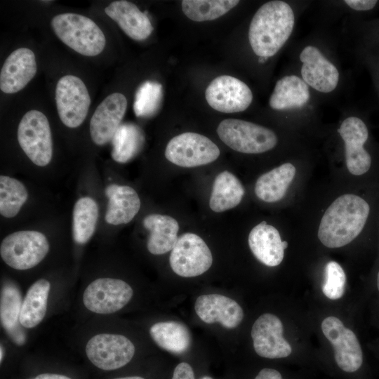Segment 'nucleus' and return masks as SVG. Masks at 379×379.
Returning a JSON list of instances; mask_svg holds the SVG:
<instances>
[{
	"label": "nucleus",
	"mask_w": 379,
	"mask_h": 379,
	"mask_svg": "<svg viewBox=\"0 0 379 379\" xmlns=\"http://www.w3.org/2000/svg\"><path fill=\"white\" fill-rule=\"evenodd\" d=\"M295 24V12L286 1H270L258 9L250 23L248 41L259 62H265L283 48Z\"/></svg>",
	"instance_id": "nucleus-1"
},
{
	"label": "nucleus",
	"mask_w": 379,
	"mask_h": 379,
	"mask_svg": "<svg viewBox=\"0 0 379 379\" xmlns=\"http://www.w3.org/2000/svg\"><path fill=\"white\" fill-rule=\"evenodd\" d=\"M370 211L360 197L346 194L338 197L325 211L318 230L320 241L328 248L344 246L362 231Z\"/></svg>",
	"instance_id": "nucleus-2"
},
{
	"label": "nucleus",
	"mask_w": 379,
	"mask_h": 379,
	"mask_svg": "<svg viewBox=\"0 0 379 379\" xmlns=\"http://www.w3.org/2000/svg\"><path fill=\"white\" fill-rule=\"evenodd\" d=\"M51 26L67 46L86 56H95L105 48L106 39L98 25L84 15L66 13L54 16Z\"/></svg>",
	"instance_id": "nucleus-3"
},
{
	"label": "nucleus",
	"mask_w": 379,
	"mask_h": 379,
	"mask_svg": "<svg viewBox=\"0 0 379 379\" xmlns=\"http://www.w3.org/2000/svg\"><path fill=\"white\" fill-rule=\"evenodd\" d=\"M217 133L231 149L244 154H260L273 149L278 141L272 130L254 123L237 119L222 120Z\"/></svg>",
	"instance_id": "nucleus-4"
},
{
	"label": "nucleus",
	"mask_w": 379,
	"mask_h": 379,
	"mask_svg": "<svg viewBox=\"0 0 379 379\" xmlns=\"http://www.w3.org/2000/svg\"><path fill=\"white\" fill-rule=\"evenodd\" d=\"M49 251L46 236L37 231L24 230L6 237L0 246L2 260L11 267L25 270L37 265Z\"/></svg>",
	"instance_id": "nucleus-5"
},
{
	"label": "nucleus",
	"mask_w": 379,
	"mask_h": 379,
	"mask_svg": "<svg viewBox=\"0 0 379 379\" xmlns=\"http://www.w3.org/2000/svg\"><path fill=\"white\" fill-rule=\"evenodd\" d=\"M18 140L35 165L45 166L50 163L53 155L52 135L44 113L32 109L23 116L18 128Z\"/></svg>",
	"instance_id": "nucleus-6"
},
{
	"label": "nucleus",
	"mask_w": 379,
	"mask_h": 379,
	"mask_svg": "<svg viewBox=\"0 0 379 379\" xmlns=\"http://www.w3.org/2000/svg\"><path fill=\"white\" fill-rule=\"evenodd\" d=\"M220 155L218 146L208 138L192 132L173 137L166 145L165 157L171 163L191 168L210 164Z\"/></svg>",
	"instance_id": "nucleus-7"
},
{
	"label": "nucleus",
	"mask_w": 379,
	"mask_h": 379,
	"mask_svg": "<svg viewBox=\"0 0 379 379\" xmlns=\"http://www.w3.org/2000/svg\"><path fill=\"white\" fill-rule=\"evenodd\" d=\"M172 270L182 277H194L206 272L213 257L207 244L197 234L185 233L178 238L169 258Z\"/></svg>",
	"instance_id": "nucleus-8"
},
{
	"label": "nucleus",
	"mask_w": 379,
	"mask_h": 379,
	"mask_svg": "<svg viewBox=\"0 0 379 379\" xmlns=\"http://www.w3.org/2000/svg\"><path fill=\"white\" fill-rule=\"evenodd\" d=\"M55 102L59 117L64 125L77 128L85 120L91 98L84 81L77 76L61 77L55 88Z\"/></svg>",
	"instance_id": "nucleus-9"
},
{
	"label": "nucleus",
	"mask_w": 379,
	"mask_h": 379,
	"mask_svg": "<svg viewBox=\"0 0 379 379\" xmlns=\"http://www.w3.org/2000/svg\"><path fill=\"white\" fill-rule=\"evenodd\" d=\"M133 343L126 336L100 333L86 343V354L96 367L105 371L120 368L128 364L135 354Z\"/></svg>",
	"instance_id": "nucleus-10"
},
{
	"label": "nucleus",
	"mask_w": 379,
	"mask_h": 379,
	"mask_svg": "<svg viewBox=\"0 0 379 379\" xmlns=\"http://www.w3.org/2000/svg\"><path fill=\"white\" fill-rule=\"evenodd\" d=\"M133 291L126 281L113 278H99L86 288L83 302L91 312L107 314L122 309L131 300Z\"/></svg>",
	"instance_id": "nucleus-11"
},
{
	"label": "nucleus",
	"mask_w": 379,
	"mask_h": 379,
	"mask_svg": "<svg viewBox=\"0 0 379 379\" xmlns=\"http://www.w3.org/2000/svg\"><path fill=\"white\" fill-rule=\"evenodd\" d=\"M300 77L314 91L321 93L334 91L340 81L337 67L314 45L305 46L299 55Z\"/></svg>",
	"instance_id": "nucleus-12"
},
{
	"label": "nucleus",
	"mask_w": 379,
	"mask_h": 379,
	"mask_svg": "<svg viewBox=\"0 0 379 379\" xmlns=\"http://www.w3.org/2000/svg\"><path fill=\"white\" fill-rule=\"evenodd\" d=\"M321 330L334 349V357L338 367L347 373L357 371L363 362L359 342L350 329L335 317H328L321 323Z\"/></svg>",
	"instance_id": "nucleus-13"
},
{
	"label": "nucleus",
	"mask_w": 379,
	"mask_h": 379,
	"mask_svg": "<svg viewBox=\"0 0 379 379\" xmlns=\"http://www.w3.org/2000/svg\"><path fill=\"white\" fill-rule=\"evenodd\" d=\"M205 97L212 108L224 113L244 111L253 100L250 88L244 81L228 75L214 79L208 86Z\"/></svg>",
	"instance_id": "nucleus-14"
},
{
	"label": "nucleus",
	"mask_w": 379,
	"mask_h": 379,
	"mask_svg": "<svg viewBox=\"0 0 379 379\" xmlns=\"http://www.w3.org/2000/svg\"><path fill=\"white\" fill-rule=\"evenodd\" d=\"M338 132L345 144L349 172L354 175L366 173L371 165V157L364 147L369 136L364 121L357 116H350L342 121Z\"/></svg>",
	"instance_id": "nucleus-15"
},
{
	"label": "nucleus",
	"mask_w": 379,
	"mask_h": 379,
	"mask_svg": "<svg viewBox=\"0 0 379 379\" xmlns=\"http://www.w3.org/2000/svg\"><path fill=\"white\" fill-rule=\"evenodd\" d=\"M253 347L258 355L267 359L284 358L292 349L283 337V324L277 316L265 313L260 315L251 328Z\"/></svg>",
	"instance_id": "nucleus-16"
},
{
	"label": "nucleus",
	"mask_w": 379,
	"mask_h": 379,
	"mask_svg": "<svg viewBox=\"0 0 379 379\" xmlns=\"http://www.w3.org/2000/svg\"><path fill=\"white\" fill-rule=\"evenodd\" d=\"M126 108V98L120 93L109 95L100 103L90 121L91 137L95 145H104L112 140Z\"/></svg>",
	"instance_id": "nucleus-17"
},
{
	"label": "nucleus",
	"mask_w": 379,
	"mask_h": 379,
	"mask_svg": "<svg viewBox=\"0 0 379 379\" xmlns=\"http://www.w3.org/2000/svg\"><path fill=\"white\" fill-rule=\"evenodd\" d=\"M34 52L27 48L13 51L5 60L0 72V88L5 93L22 90L36 73Z\"/></svg>",
	"instance_id": "nucleus-18"
},
{
	"label": "nucleus",
	"mask_w": 379,
	"mask_h": 379,
	"mask_svg": "<svg viewBox=\"0 0 379 379\" xmlns=\"http://www.w3.org/2000/svg\"><path fill=\"white\" fill-rule=\"evenodd\" d=\"M194 310L204 322H218L226 328H236L244 318L241 307L233 299L220 294L199 296L195 302Z\"/></svg>",
	"instance_id": "nucleus-19"
},
{
	"label": "nucleus",
	"mask_w": 379,
	"mask_h": 379,
	"mask_svg": "<svg viewBox=\"0 0 379 379\" xmlns=\"http://www.w3.org/2000/svg\"><path fill=\"white\" fill-rule=\"evenodd\" d=\"M248 241L254 256L269 267L277 266L282 262L288 246L286 241H281L279 231L265 221L251 230Z\"/></svg>",
	"instance_id": "nucleus-20"
},
{
	"label": "nucleus",
	"mask_w": 379,
	"mask_h": 379,
	"mask_svg": "<svg viewBox=\"0 0 379 379\" xmlns=\"http://www.w3.org/2000/svg\"><path fill=\"white\" fill-rule=\"evenodd\" d=\"M310 98V88L301 77L289 74L277 81L270 97L269 105L276 111H299L308 106Z\"/></svg>",
	"instance_id": "nucleus-21"
},
{
	"label": "nucleus",
	"mask_w": 379,
	"mask_h": 379,
	"mask_svg": "<svg viewBox=\"0 0 379 379\" xmlns=\"http://www.w3.org/2000/svg\"><path fill=\"white\" fill-rule=\"evenodd\" d=\"M105 12L133 40H145L153 31L147 14L141 12L135 4L130 1H113L105 8Z\"/></svg>",
	"instance_id": "nucleus-22"
},
{
	"label": "nucleus",
	"mask_w": 379,
	"mask_h": 379,
	"mask_svg": "<svg viewBox=\"0 0 379 379\" xmlns=\"http://www.w3.org/2000/svg\"><path fill=\"white\" fill-rule=\"evenodd\" d=\"M108 198L105 220L119 225L131 221L140 208V200L135 190L127 185L111 184L105 190Z\"/></svg>",
	"instance_id": "nucleus-23"
},
{
	"label": "nucleus",
	"mask_w": 379,
	"mask_h": 379,
	"mask_svg": "<svg viewBox=\"0 0 379 379\" xmlns=\"http://www.w3.org/2000/svg\"><path fill=\"white\" fill-rule=\"evenodd\" d=\"M149 232L147 248L153 255L164 254L173 248L179 230L178 221L166 215L149 214L142 221Z\"/></svg>",
	"instance_id": "nucleus-24"
},
{
	"label": "nucleus",
	"mask_w": 379,
	"mask_h": 379,
	"mask_svg": "<svg viewBox=\"0 0 379 379\" xmlns=\"http://www.w3.org/2000/svg\"><path fill=\"white\" fill-rule=\"evenodd\" d=\"M295 172V167L292 164L285 163L262 174L256 181L255 195L267 203L281 200L285 196Z\"/></svg>",
	"instance_id": "nucleus-25"
},
{
	"label": "nucleus",
	"mask_w": 379,
	"mask_h": 379,
	"mask_svg": "<svg viewBox=\"0 0 379 379\" xmlns=\"http://www.w3.org/2000/svg\"><path fill=\"white\" fill-rule=\"evenodd\" d=\"M244 193L240 180L232 173L222 171L213 182L209 206L217 213L233 208L241 201Z\"/></svg>",
	"instance_id": "nucleus-26"
},
{
	"label": "nucleus",
	"mask_w": 379,
	"mask_h": 379,
	"mask_svg": "<svg viewBox=\"0 0 379 379\" xmlns=\"http://www.w3.org/2000/svg\"><path fill=\"white\" fill-rule=\"evenodd\" d=\"M50 289L51 284L45 279L37 280L29 288L21 306L20 325L32 328L41 322L46 313Z\"/></svg>",
	"instance_id": "nucleus-27"
},
{
	"label": "nucleus",
	"mask_w": 379,
	"mask_h": 379,
	"mask_svg": "<svg viewBox=\"0 0 379 379\" xmlns=\"http://www.w3.org/2000/svg\"><path fill=\"white\" fill-rule=\"evenodd\" d=\"M149 334L159 347L171 353H184L191 345L189 329L178 321L155 323L150 327Z\"/></svg>",
	"instance_id": "nucleus-28"
},
{
	"label": "nucleus",
	"mask_w": 379,
	"mask_h": 379,
	"mask_svg": "<svg viewBox=\"0 0 379 379\" xmlns=\"http://www.w3.org/2000/svg\"><path fill=\"white\" fill-rule=\"evenodd\" d=\"M0 302V317L3 328L15 343L23 345L25 335L18 325L22 306L18 288L12 284L4 285L1 291Z\"/></svg>",
	"instance_id": "nucleus-29"
},
{
	"label": "nucleus",
	"mask_w": 379,
	"mask_h": 379,
	"mask_svg": "<svg viewBox=\"0 0 379 379\" xmlns=\"http://www.w3.org/2000/svg\"><path fill=\"white\" fill-rule=\"evenodd\" d=\"M145 136L142 129L133 123L120 125L112 139V159L124 164L133 159L142 149Z\"/></svg>",
	"instance_id": "nucleus-30"
},
{
	"label": "nucleus",
	"mask_w": 379,
	"mask_h": 379,
	"mask_svg": "<svg viewBox=\"0 0 379 379\" xmlns=\"http://www.w3.org/2000/svg\"><path fill=\"white\" fill-rule=\"evenodd\" d=\"M98 219V206L89 197L80 198L75 203L72 215V236L79 244L87 243L93 236Z\"/></svg>",
	"instance_id": "nucleus-31"
},
{
	"label": "nucleus",
	"mask_w": 379,
	"mask_h": 379,
	"mask_svg": "<svg viewBox=\"0 0 379 379\" xmlns=\"http://www.w3.org/2000/svg\"><path fill=\"white\" fill-rule=\"evenodd\" d=\"M239 3L237 0H184L182 9L190 20L203 22L220 18Z\"/></svg>",
	"instance_id": "nucleus-32"
},
{
	"label": "nucleus",
	"mask_w": 379,
	"mask_h": 379,
	"mask_svg": "<svg viewBox=\"0 0 379 379\" xmlns=\"http://www.w3.org/2000/svg\"><path fill=\"white\" fill-rule=\"evenodd\" d=\"M28 193L18 180L0 176V213L6 218L15 217L26 202Z\"/></svg>",
	"instance_id": "nucleus-33"
},
{
	"label": "nucleus",
	"mask_w": 379,
	"mask_h": 379,
	"mask_svg": "<svg viewBox=\"0 0 379 379\" xmlns=\"http://www.w3.org/2000/svg\"><path fill=\"white\" fill-rule=\"evenodd\" d=\"M162 100L161 84L152 81H145L136 91L133 111L138 117H152L159 111Z\"/></svg>",
	"instance_id": "nucleus-34"
},
{
	"label": "nucleus",
	"mask_w": 379,
	"mask_h": 379,
	"mask_svg": "<svg viewBox=\"0 0 379 379\" xmlns=\"http://www.w3.org/2000/svg\"><path fill=\"white\" fill-rule=\"evenodd\" d=\"M325 281L323 293L331 300L340 298L345 292L346 275L343 267L335 261L328 262L325 267Z\"/></svg>",
	"instance_id": "nucleus-35"
},
{
	"label": "nucleus",
	"mask_w": 379,
	"mask_h": 379,
	"mask_svg": "<svg viewBox=\"0 0 379 379\" xmlns=\"http://www.w3.org/2000/svg\"><path fill=\"white\" fill-rule=\"evenodd\" d=\"M366 27V55L379 57V20L368 22Z\"/></svg>",
	"instance_id": "nucleus-36"
},
{
	"label": "nucleus",
	"mask_w": 379,
	"mask_h": 379,
	"mask_svg": "<svg viewBox=\"0 0 379 379\" xmlns=\"http://www.w3.org/2000/svg\"><path fill=\"white\" fill-rule=\"evenodd\" d=\"M345 4L352 10L357 12H368L379 4L376 0H346Z\"/></svg>",
	"instance_id": "nucleus-37"
},
{
	"label": "nucleus",
	"mask_w": 379,
	"mask_h": 379,
	"mask_svg": "<svg viewBox=\"0 0 379 379\" xmlns=\"http://www.w3.org/2000/svg\"><path fill=\"white\" fill-rule=\"evenodd\" d=\"M171 379H195L194 372L187 362H180L174 368Z\"/></svg>",
	"instance_id": "nucleus-38"
},
{
	"label": "nucleus",
	"mask_w": 379,
	"mask_h": 379,
	"mask_svg": "<svg viewBox=\"0 0 379 379\" xmlns=\"http://www.w3.org/2000/svg\"><path fill=\"white\" fill-rule=\"evenodd\" d=\"M366 59L373 72L379 95V57L366 56Z\"/></svg>",
	"instance_id": "nucleus-39"
},
{
	"label": "nucleus",
	"mask_w": 379,
	"mask_h": 379,
	"mask_svg": "<svg viewBox=\"0 0 379 379\" xmlns=\"http://www.w3.org/2000/svg\"><path fill=\"white\" fill-rule=\"evenodd\" d=\"M255 379H282V376L277 370L265 368L259 371Z\"/></svg>",
	"instance_id": "nucleus-40"
},
{
	"label": "nucleus",
	"mask_w": 379,
	"mask_h": 379,
	"mask_svg": "<svg viewBox=\"0 0 379 379\" xmlns=\"http://www.w3.org/2000/svg\"><path fill=\"white\" fill-rule=\"evenodd\" d=\"M34 379H72L66 375L55 373H41Z\"/></svg>",
	"instance_id": "nucleus-41"
},
{
	"label": "nucleus",
	"mask_w": 379,
	"mask_h": 379,
	"mask_svg": "<svg viewBox=\"0 0 379 379\" xmlns=\"http://www.w3.org/2000/svg\"><path fill=\"white\" fill-rule=\"evenodd\" d=\"M114 379H145L141 376L138 375H133V376H126V377H120V378H116Z\"/></svg>",
	"instance_id": "nucleus-42"
},
{
	"label": "nucleus",
	"mask_w": 379,
	"mask_h": 379,
	"mask_svg": "<svg viewBox=\"0 0 379 379\" xmlns=\"http://www.w3.org/2000/svg\"><path fill=\"white\" fill-rule=\"evenodd\" d=\"M1 352H0V361L1 362L3 360V358H4V348L2 347V345H1Z\"/></svg>",
	"instance_id": "nucleus-43"
},
{
	"label": "nucleus",
	"mask_w": 379,
	"mask_h": 379,
	"mask_svg": "<svg viewBox=\"0 0 379 379\" xmlns=\"http://www.w3.org/2000/svg\"><path fill=\"white\" fill-rule=\"evenodd\" d=\"M200 379H213L212 377L211 376H208V375H204L203 377H201Z\"/></svg>",
	"instance_id": "nucleus-44"
},
{
	"label": "nucleus",
	"mask_w": 379,
	"mask_h": 379,
	"mask_svg": "<svg viewBox=\"0 0 379 379\" xmlns=\"http://www.w3.org/2000/svg\"><path fill=\"white\" fill-rule=\"evenodd\" d=\"M377 287H378V289L379 291V272H378V275H377Z\"/></svg>",
	"instance_id": "nucleus-45"
}]
</instances>
